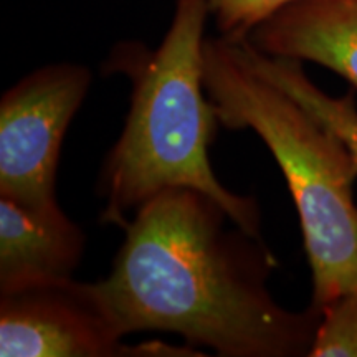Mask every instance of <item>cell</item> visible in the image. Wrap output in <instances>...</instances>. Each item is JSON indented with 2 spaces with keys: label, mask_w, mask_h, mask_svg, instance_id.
I'll list each match as a JSON object with an SVG mask.
<instances>
[{
  "label": "cell",
  "mask_w": 357,
  "mask_h": 357,
  "mask_svg": "<svg viewBox=\"0 0 357 357\" xmlns=\"http://www.w3.org/2000/svg\"><path fill=\"white\" fill-rule=\"evenodd\" d=\"M229 213L194 189L160 192L134 212L98 291L124 336L167 331L222 357L310 356L321 312L281 307L261 238L225 229Z\"/></svg>",
  "instance_id": "6da1fadb"
},
{
  "label": "cell",
  "mask_w": 357,
  "mask_h": 357,
  "mask_svg": "<svg viewBox=\"0 0 357 357\" xmlns=\"http://www.w3.org/2000/svg\"><path fill=\"white\" fill-rule=\"evenodd\" d=\"M207 0H176L166 37L155 50L126 42L106 61L109 73L131 79V106L121 136L102 162L98 194L100 222L123 227L160 192L194 189L215 200L248 235H260V207L223 187L208 147L218 119L204 86Z\"/></svg>",
  "instance_id": "7a4b0ae2"
},
{
  "label": "cell",
  "mask_w": 357,
  "mask_h": 357,
  "mask_svg": "<svg viewBox=\"0 0 357 357\" xmlns=\"http://www.w3.org/2000/svg\"><path fill=\"white\" fill-rule=\"evenodd\" d=\"M204 86L218 124L265 142L296 207L311 268V306L357 293V162L305 106L253 68L242 40L207 37Z\"/></svg>",
  "instance_id": "3957f363"
},
{
  "label": "cell",
  "mask_w": 357,
  "mask_h": 357,
  "mask_svg": "<svg viewBox=\"0 0 357 357\" xmlns=\"http://www.w3.org/2000/svg\"><path fill=\"white\" fill-rule=\"evenodd\" d=\"M91 71L53 63L29 73L0 101V195L32 211H61L55 181L66 129L91 86Z\"/></svg>",
  "instance_id": "277c9868"
},
{
  "label": "cell",
  "mask_w": 357,
  "mask_h": 357,
  "mask_svg": "<svg viewBox=\"0 0 357 357\" xmlns=\"http://www.w3.org/2000/svg\"><path fill=\"white\" fill-rule=\"evenodd\" d=\"M96 283H63L0 294L2 357H202L194 346L123 342Z\"/></svg>",
  "instance_id": "5b68a950"
},
{
  "label": "cell",
  "mask_w": 357,
  "mask_h": 357,
  "mask_svg": "<svg viewBox=\"0 0 357 357\" xmlns=\"http://www.w3.org/2000/svg\"><path fill=\"white\" fill-rule=\"evenodd\" d=\"M84 247L63 211L37 212L0 195V294L73 280Z\"/></svg>",
  "instance_id": "8992f818"
},
{
  "label": "cell",
  "mask_w": 357,
  "mask_h": 357,
  "mask_svg": "<svg viewBox=\"0 0 357 357\" xmlns=\"http://www.w3.org/2000/svg\"><path fill=\"white\" fill-rule=\"evenodd\" d=\"M247 40L265 55L324 66L357 89V0H294Z\"/></svg>",
  "instance_id": "52a82bcc"
},
{
  "label": "cell",
  "mask_w": 357,
  "mask_h": 357,
  "mask_svg": "<svg viewBox=\"0 0 357 357\" xmlns=\"http://www.w3.org/2000/svg\"><path fill=\"white\" fill-rule=\"evenodd\" d=\"M242 45L253 68L288 93L329 131L336 134L357 162V105L354 91L346 93L344 96L328 95L306 77L303 61L265 55L247 38L242 40Z\"/></svg>",
  "instance_id": "ba28073f"
},
{
  "label": "cell",
  "mask_w": 357,
  "mask_h": 357,
  "mask_svg": "<svg viewBox=\"0 0 357 357\" xmlns=\"http://www.w3.org/2000/svg\"><path fill=\"white\" fill-rule=\"evenodd\" d=\"M311 357H357V293L344 294L321 311Z\"/></svg>",
  "instance_id": "9c48e42d"
},
{
  "label": "cell",
  "mask_w": 357,
  "mask_h": 357,
  "mask_svg": "<svg viewBox=\"0 0 357 357\" xmlns=\"http://www.w3.org/2000/svg\"><path fill=\"white\" fill-rule=\"evenodd\" d=\"M294 0H207L220 37L245 40L261 22Z\"/></svg>",
  "instance_id": "30bf717a"
}]
</instances>
